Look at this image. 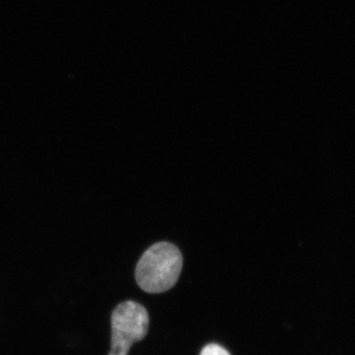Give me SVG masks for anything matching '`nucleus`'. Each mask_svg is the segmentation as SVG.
I'll use <instances>...</instances> for the list:
<instances>
[{"label": "nucleus", "mask_w": 355, "mask_h": 355, "mask_svg": "<svg viewBox=\"0 0 355 355\" xmlns=\"http://www.w3.org/2000/svg\"><path fill=\"white\" fill-rule=\"evenodd\" d=\"M149 328L148 313L135 301L116 306L112 314V345L109 355H128L133 343L144 340Z\"/></svg>", "instance_id": "nucleus-2"}, {"label": "nucleus", "mask_w": 355, "mask_h": 355, "mask_svg": "<svg viewBox=\"0 0 355 355\" xmlns=\"http://www.w3.org/2000/svg\"><path fill=\"white\" fill-rule=\"evenodd\" d=\"M200 355H230V354L220 345L212 343V345H207L200 352Z\"/></svg>", "instance_id": "nucleus-3"}, {"label": "nucleus", "mask_w": 355, "mask_h": 355, "mask_svg": "<svg viewBox=\"0 0 355 355\" xmlns=\"http://www.w3.org/2000/svg\"><path fill=\"white\" fill-rule=\"evenodd\" d=\"M183 268V256L171 243L159 242L147 249L137 263L135 279L142 291L161 293L177 284Z\"/></svg>", "instance_id": "nucleus-1"}]
</instances>
